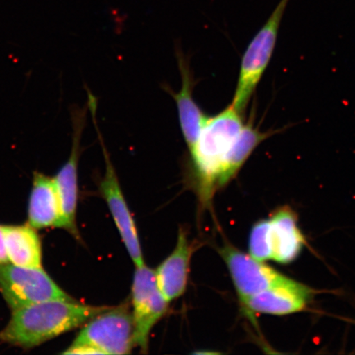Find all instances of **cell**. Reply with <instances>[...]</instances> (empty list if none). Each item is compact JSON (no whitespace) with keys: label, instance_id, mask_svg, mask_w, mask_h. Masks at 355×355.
Here are the masks:
<instances>
[{"label":"cell","instance_id":"13","mask_svg":"<svg viewBox=\"0 0 355 355\" xmlns=\"http://www.w3.org/2000/svg\"><path fill=\"white\" fill-rule=\"evenodd\" d=\"M192 250L184 230H180L176 247L159 266L155 277L159 290L168 302L184 294L187 286Z\"/></svg>","mask_w":355,"mask_h":355},{"label":"cell","instance_id":"11","mask_svg":"<svg viewBox=\"0 0 355 355\" xmlns=\"http://www.w3.org/2000/svg\"><path fill=\"white\" fill-rule=\"evenodd\" d=\"M177 55L182 78L181 89L175 92L170 88H166L176 102L182 133L191 150L196 144L200 132L205 125L208 117L193 99L195 83L189 61L185 59L181 52L177 53Z\"/></svg>","mask_w":355,"mask_h":355},{"label":"cell","instance_id":"6","mask_svg":"<svg viewBox=\"0 0 355 355\" xmlns=\"http://www.w3.org/2000/svg\"><path fill=\"white\" fill-rule=\"evenodd\" d=\"M87 107L90 111L100 141L102 153L105 162V173L99 183V191L101 196L107 203L109 209L112 214L115 225L126 246L127 250L133 263L136 266L145 265L143 252H141L139 234H137L135 220L124 198L119 178L111 162L107 148L105 145L103 137L101 135L98 124L96 122L97 101L94 95H89Z\"/></svg>","mask_w":355,"mask_h":355},{"label":"cell","instance_id":"5","mask_svg":"<svg viewBox=\"0 0 355 355\" xmlns=\"http://www.w3.org/2000/svg\"><path fill=\"white\" fill-rule=\"evenodd\" d=\"M0 292L12 310L50 300H74L42 268L0 264Z\"/></svg>","mask_w":355,"mask_h":355},{"label":"cell","instance_id":"4","mask_svg":"<svg viewBox=\"0 0 355 355\" xmlns=\"http://www.w3.org/2000/svg\"><path fill=\"white\" fill-rule=\"evenodd\" d=\"M290 0H281L259 33L252 40L242 58L236 90L232 105L244 115L252 95L272 59L279 26Z\"/></svg>","mask_w":355,"mask_h":355},{"label":"cell","instance_id":"9","mask_svg":"<svg viewBox=\"0 0 355 355\" xmlns=\"http://www.w3.org/2000/svg\"><path fill=\"white\" fill-rule=\"evenodd\" d=\"M220 254L228 266L242 304L260 292L292 279L232 246L224 247Z\"/></svg>","mask_w":355,"mask_h":355},{"label":"cell","instance_id":"7","mask_svg":"<svg viewBox=\"0 0 355 355\" xmlns=\"http://www.w3.org/2000/svg\"><path fill=\"white\" fill-rule=\"evenodd\" d=\"M168 302L157 285L155 272L146 265L136 266L132 286V314L135 345L141 352L148 349L153 328L166 314Z\"/></svg>","mask_w":355,"mask_h":355},{"label":"cell","instance_id":"10","mask_svg":"<svg viewBox=\"0 0 355 355\" xmlns=\"http://www.w3.org/2000/svg\"><path fill=\"white\" fill-rule=\"evenodd\" d=\"M313 291L308 286L291 279L290 282L259 293L243 303L248 313L275 316L301 312L308 307Z\"/></svg>","mask_w":355,"mask_h":355},{"label":"cell","instance_id":"3","mask_svg":"<svg viewBox=\"0 0 355 355\" xmlns=\"http://www.w3.org/2000/svg\"><path fill=\"white\" fill-rule=\"evenodd\" d=\"M135 345L128 304L106 309L87 322L64 354H128Z\"/></svg>","mask_w":355,"mask_h":355},{"label":"cell","instance_id":"17","mask_svg":"<svg viewBox=\"0 0 355 355\" xmlns=\"http://www.w3.org/2000/svg\"><path fill=\"white\" fill-rule=\"evenodd\" d=\"M250 254L261 261L272 259L270 220L257 222L252 227L250 239Z\"/></svg>","mask_w":355,"mask_h":355},{"label":"cell","instance_id":"14","mask_svg":"<svg viewBox=\"0 0 355 355\" xmlns=\"http://www.w3.org/2000/svg\"><path fill=\"white\" fill-rule=\"evenodd\" d=\"M272 259L288 264L296 259L305 245V239L294 211L284 207L270 219Z\"/></svg>","mask_w":355,"mask_h":355},{"label":"cell","instance_id":"8","mask_svg":"<svg viewBox=\"0 0 355 355\" xmlns=\"http://www.w3.org/2000/svg\"><path fill=\"white\" fill-rule=\"evenodd\" d=\"M87 108L72 112L73 144L68 159L54 178L59 196L61 221L60 228L68 230L78 238L76 214L78 200V162L82 153V135L85 127Z\"/></svg>","mask_w":355,"mask_h":355},{"label":"cell","instance_id":"15","mask_svg":"<svg viewBox=\"0 0 355 355\" xmlns=\"http://www.w3.org/2000/svg\"><path fill=\"white\" fill-rule=\"evenodd\" d=\"M8 261L24 268H42L41 239L28 225H1Z\"/></svg>","mask_w":355,"mask_h":355},{"label":"cell","instance_id":"1","mask_svg":"<svg viewBox=\"0 0 355 355\" xmlns=\"http://www.w3.org/2000/svg\"><path fill=\"white\" fill-rule=\"evenodd\" d=\"M107 309L75 300H50L13 310L8 325L0 331V343L33 348L85 325Z\"/></svg>","mask_w":355,"mask_h":355},{"label":"cell","instance_id":"16","mask_svg":"<svg viewBox=\"0 0 355 355\" xmlns=\"http://www.w3.org/2000/svg\"><path fill=\"white\" fill-rule=\"evenodd\" d=\"M254 114L251 119L244 124L237 139L230 148L222 168L219 180V188H223L237 175L247 159L263 141L276 135L278 131L261 132L254 126Z\"/></svg>","mask_w":355,"mask_h":355},{"label":"cell","instance_id":"12","mask_svg":"<svg viewBox=\"0 0 355 355\" xmlns=\"http://www.w3.org/2000/svg\"><path fill=\"white\" fill-rule=\"evenodd\" d=\"M28 211V224L33 228L60 227L61 209L54 178L33 173Z\"/></svg>","mask_w":355,"mask_h":355},{"label":"cell","instance_id":"2","mask_svg":"<svg viewBox=\"0 0 355 355\" xmlns=\"http://www.w3.org/2000/svg\"><path fill=\"white\" fill-rule=\"evenodd\" d=\"M244 124L243 115L230 105L216 116L208 118L196 144L189 150L191 168L202 203H209L220 189L225 158Z\"/></svg>","mask_w":355,"mask_h":355},{"label":"cell","instance_id":"18","mask_svg":"<svg viewBox=\"0 0 355 355\" xmlns=\"http://www.w3.org/2000/svg\"><path fill=\"white\" fill-rule=\"evenodd\" d=\"M10 263L8 259L6 241H4V236L1 225H0V264Z\"/></svg>","mask_w":355,"mask_h":355}]
</instances>
